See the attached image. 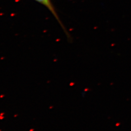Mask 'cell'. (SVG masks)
I'll return each instance as SVG.
<instances>
[{
  "mask_svg": "<svg viewBox=\"0 0 131 131\" xmlns=\"http://www.w3.org/2000/svg\"><path fill=\"white\" fill-rule=\"evenodd\" d=\"M35 1L37 2L38 3L40 4L41 5H43L45 7H46L47 9L50 11V12L52 14V15L54 16V17L56 19V20H57V21L59 23V24L60 25L61 27L62 28V29H63V30L65 32L66 35L68 36L69 35V34L68 33V32L66 31V29L65 28L64 26L62 23V22H61V21L60 19V18H59L58 14L56 12V10L55 9L52 3L51 0H35Z\"/></svg>",
  "mask_w": 131,
  "mask_h": 131,
  "instance_id": "1",
  "label": "cell"
}]
</instances>
